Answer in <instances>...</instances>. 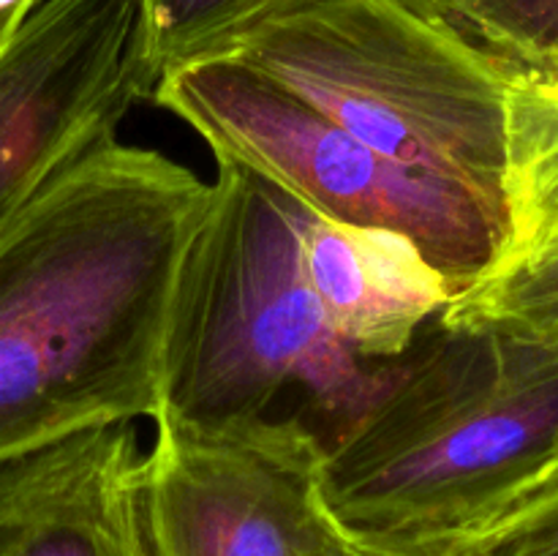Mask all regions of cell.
I'll return each mask as SVG.
<instances>
[{"instance_id": "15", "label": "cell", "mask_w": 558, "mask_h": 556, "mask_svg": "<svg viewBox=\"0 0 558 556\" xmlns=\"http://www.w3.org/2000/svg\"><path fill=\"white\" fill-rule=\"evenodd\" d=\"M349 545V543H347ZM349 554L352 556H447L439 548H420V551H371V548H354L349 545Z\"/></svg>"}, {"instance_id": "8", "label": "cell", "mask_w": 558, "mask_h": 556, "mask_svg": "<svg viewBox=\"0 0 558 556\" xmlns=\"http://www.w3.org/2000/svg\"><path fill=\"white\" fill-rule=\"evenodd\" d=\"M0 556H156L136 423L0 458Z\"/></svg>"}, {"instance_id": "17", "label": "cell", "mask_w": 558, "mask_h": 556, "mask_svg": "<svg viewBox=\"0 0 558 556\" xmlns=\"http://www.w3.org/2000/svg\"><path fill=\"white\" fill-rule=\"evenodd\" d=\"M25 3L27 0H0V20H3V16H11L14 11H20Z\"/></svg>"}, {"instance_id": "7", "label": "cell", "mask_w": 558, "mask_h": 556, "mask_svg": "<svg viewBox=\"0 0 558 556\" xmlns=\"http://www.w3.org/2000/svg\"><path fill=\"white\" fill-rule=\"evenodd\" d=\"M142 0H27L0 44V232L156 85Z\"/></svg>"}, {"instance_id": "6", "label": "cell", "mask_w": 558, "mask_h": 556, "mask_svg": "<svg viewBox=\"0 0 558 556\" xmlns=\"http://www.w3.org/2000/svg\"><path fill=\"white\" fill-rule=\"evenodd\" d=\"M145 510L156 556H338L319 501L322 442L294 420L248 425L156 418Z\"/></svg>"}, {"instance_id": "9", "label": "cell", "mask_w": 558, "mask_h": 556, "mask_svg": "<svg viewBox=\"0 0 558 556\" xmlns=\"http://www.w3.org/2000/svg\"><path fill=\"white\" fill-rule=\"evenodd\" d=\"M300 259L332 330L365 360H398L458 298L423 251L390 229L327 221L305 210Z\"/></svg>"}, {"instance_id": "4", "label": "cell", "mask_w": 558, "mask_h": 556, "mask_svg": "<svg viewBox=\"0 0 558 556\" xmlns=\"http://www.w3.org/2000/svg\"><path fill=\"white\" fill-rule=\"evenodd\" d=\"M205 55L238 60L390 161L507 218L512 80L398 0H272Z\"/></svg>"}, {"instance_id": "14", "label": "cell", "mask_w": 558, "mask_h": 556, "mask_svg": "<svg viewBox=\"0 0 558 556\" xmlns=\"http://www.w3.org/2000/svg\"><path fill=\"white\" fill-rule=\"evenodd\" d=\"M156 76L210 52L272 0H142Z\"/></svg>"}, {"instance_id": "13", "label": "cell", "mask_w": 558, "mask_h": 556, "mask_svg": "<svg viewBox=\"0 0 558 556\" xmlns=\"http://www.w3.org/2000/svg\"><path fill=\"white\" fill-rule=\"evenodd\" d=\"M439 551L447 556H558V461L545 463L474 532Z\"/></svg>"}, {"instance_id": "5", "label": "cell", "mask_w": 558, "mask_h": 556, "mask_svg": "<svg viewBox=\"0 0 558 556\" xmlns=\"http://www.w3.org/2000/svg\"><path fill=\"white\" fill-rule=\"evenodd\" d=\"M150 98L189 125L218 164L248 169L314 216L412 240L458 294L505 249L501 213L450 180L390 161L238 60L205 55L172 65Z\"/></svg>"}, {"instance_id": "3", "label": "cell", "mask_w": 558, "mask_h": 556, "mask_svg": "<svg viewBox=\"0 0 558 556\" xmlns=\"http://www.w3.org/2000/svg\"><path fill=\"white\" fill-rule=\"evenodd\" d=\"M558 447V347L436 316L387 396L319 467L343 543L441 548L488 521Z\"/></svg>"}, {"instance_id": "10", "label": "cell", "mask_w": 558, "mask_h": 556, "mask_svg": "<svg viewBox=\"0 0 558 556\" xmlns=\"http://www.w3.org/2000/svg\"><path fill=\"white\" fill-rule=\"evenodd\" d=\"M505 196L507 243L499 259L558 243L556 85L512 80L507 87Z\"/></svg>"}, {"instance_id": "11", "label": "cell", "mask_w": 558, "mask_h": 556, "mask_svg": "<svg viewBox=\"0 0 558 556\" xmlns=\"http://www.w3.org/2000/svg\"><path fill=\"white\" fill-rule=\"evenodd\" d=\"M505 71L558 87V0H398Z\"/></svg>"}, {"instance_id": "2", "label": "cell", "mask_w": 558, "mask_h": 556, "mask_svg": "<svg viewBox=\"0 0 558 556\" xmlns=\"http://www.w3.org/2000/svg\"><path fill=\"white\" fill-rule=\"evenodd\" d=\"M305 210L248 169L218 164L169 311L156 418L207 428L294 420L327 456L396 385L401 358L354 354L308 287Z\"/></svg>"}, {"instance_id": "12", "label": "cell", "mask_w": 558, "mask_h": 556, "mask_svg": "<svg viewBox=\"0 0 558 556\" xmlns=\"http://www.w3.org/2000/svg\"><path fill=\"white\" fill-rule=\"evenodd\" d=\"M450 327H488L558 347V243L499 259L439 314Z\"/></svg>"}, {"instance_id": "16", "label": "cell", "mask_w": 558, "mask_h": 556, "mask_svg": "<svg viewBox=\"0 0 558 556\" xmlns=\"http://www.w3.org/2000/svg\"><path fill=\"white\" fill-rule=\"evenodd\" d=\"M25 5H27V3H25ZM25 5H22L20 11H14V14H11V16H3V20H0V44H3L5 38H9V33L14 31L16 20H20V16H22V11H25Z\"/></svg>"}, {"instance_id": "18", "label": "cell", "mask_w": 558, "mask_h": 556, "mask_svg": "<svg viewBox=\"0 0 558 556\" xmlns=\"http://www.w3.org/2000/svg\"><path fill=\"white\" fill-rule=\"evenodd\" d=\"M338 556H352V554H349V545L347 543H343V551Z\"/></svg>"}, {"instance_id": "19", "label": "cell", "mask_w": 558, "mask_h": 556, "mask_svg": "<svg viewBox=\"0 0 558 556\" xmlns=\"http://www.w3.org/2000/svg\"><path fill=\"white\" fill-rule=\"evenodd\" d=\"M550 461H558V447H556V452H554V456L548 458V463H550Z\"/></svg>"}, {"instance_id": "1", "label": "cell", "mask_w": 558, "mask_h": 556, "mask_svg": "<svg viewBox=\"0 0 558 556\" xmlns=\"http://www.w3.org/2000/svg\"><path fill=\"white\" fill-rule=\"evenodd\" d=\"M213 183L156 147L98 142L0 232V458L156 418L169 311Z\"/></svg>"}]
</instances>
